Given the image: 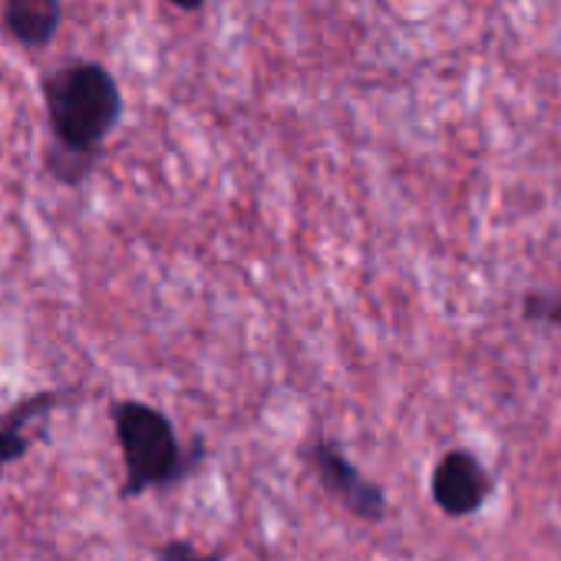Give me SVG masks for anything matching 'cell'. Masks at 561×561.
I'll list each match as a JSON object with an SVG mask.
<instances>
[{
    "label": "cell",
    "mask_w": 561,
    "mask_h": 561,
    "mask_svg": "<svg viewBox=\"0 0 561 561\" xmlns=\"http://www.w3.org/2000/svg\"><path fill=\"white\" fill-rule=\"evenodd\" d=\"M110 423L123 453V485L119 499H139L146 492H162L185 482L205 459V443L195 439L192 449L179 443L175 423L152 403L113 400Z\"/></svg>",
    "instance_id": "obj_2"
},
{
    "label": "cell",
    "mask_w": 561,
    "mask_h": 561,
    "mask_svg": "<svg viewBox=\"0 0 561 561\" xmlns=\"http://www.w3.org/2000/svg\"><path fill=\"white\" fill-rule=\"evenodd\" d=\"M522 318L528 324L561 328V291H528L522 298Z\"/></svg>",
    "instance_id": "obj_7"
},
{
    "label": "cell",
    "mask_w": 561,
    "mask_h": 561,
    "mask_svg": "<svg viewBox=\"0 0 561 561\" xmlns=\"http://www.w3.org/2000/svg\"><path fill=\"white\" fill-rule=\"evenodd\" d=\"M64 397H67L64 390H37V393L18 400L4 416H0V472L27 456V449L34 446L31 423L44 420Z\"/></svg>",
    "instance_id": "obj_6"
},
{
    "label": "cell",
    "mask_w": 561,
    "mask_h": 561,
    "mask_svg": "<svg viewBox=\"0 0 561 561\" xmlns=\"http://www.w3.org/2000/svg\"><path fill=\"white\" fill-rule=\"evenodd\" d=\"M492 485L485 462L469 449H449L430 476V495L449 518L476 515L489 502Z\"/></svg>",
    "instance_id": "obj_4"
},
{
    "label": "cell",
    "mask_w": 561,
    "mask_h": 561,
    "mask_svg": "<svg viewBox=\"0 0 561 561\" xmlns=\"http://www.w3.org/2000/svg\"><path fill=\"white\" fill-rule=\"evenodd\" d=\"M156 558H159V561H225L221 551H202V548H195V545L185 541V538H169V541H162L159 551H156Z\"/></svg>",
    "instance_id": "obj_8"
},
{
    "label": "cell",
    "mask_w": 561,
    "mask_h": 561,
    "mask_svg": "<svg viewBox=\"0 0 561 561\" xmlns=\"http://www.w3.org/2000/svg\"><path fill=\"white\" fill-rule=\"evenodd\" d=\"M301 456L311 466V472L321 482V489L331 499H337L354 518H360V522H383L387 518V495H383V489L374 479H367L344 456V449L334 439L314 436L311 443L301 446Z\"/></svg>",
    "instance_id": "obj_3"
},
{
    "label": "cell",
    "mask_w": 561,
    "mask_h": 561,
    "mask_svg": "<svg viewBox=\"0 0 561 561\" xmlns=\"http://www.w3.org/2000/svg\"><path fill=\"white\" fill-rule=\"evenodd\" d=\"M11 41L24 50H47L64 24V0H0Z\"/></svg>",
    "instance_id": "obj_5"
},
{
    "label": "cell",
    "mask_w": 561,
    "mask_h": 561,
    "mask_svg": "<svg viewBox=\"0 0 561 561\" xmlns=\"http://www.w3.org/2000/svg\"><path fill=\"white\" fill-rule=\"evenodd\" d=\"M41 96L50 129L44 169L57 185L80 188L123 116V90L103 64L64 60L41 77Z\"/></svg>",
    "instance_id": "obj_1"
},
{
    "label": "cell",
    "mask_w": 561,
    "mask_h": 561,
    "mask_svg": "<svg viewBox=\"0 0 561 561\" xmlns=\"http://www.w3.org/2000/svg\"><path fill=\"white\" fill-rule=\"evenodd\" d=\"M169 4L179 8V11H185V14H195V11H202L205 0H169Z\"/></svg>",
    "instance_id": "obj_9"
}]
</instances>
